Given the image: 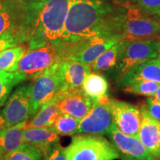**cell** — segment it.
<instances>
[{
  "instance_id": "6da1fadb",
  "label": "cell",
  "mask_w": 160,
  "mask_h": 160,
  "mask_svg": "<svg viewBox=\"0 0 160 160\" xmlns=\"http://www.w3.org/2000/svg\"><path fill=\"white\" fill-rule=\"evenodd\" d=\"M115 7L113 0H72L60 42H73L97 35H112L108 26Z\"/></svg>"
},
{
  "instance_id": "7a4b0ae2",
  "label": "cell",
  "mask_w": 160,
  "mask_h": 160,
  "mask_svg": "<svg viewBox=\"0 0 160 160\" xmlns=\"http://www.w3.org/2000/svg\"><path fill=\"white\" fill-rule=\"evenodd\" d=\"M72 0H29L31 31L29 48L61 41L66 17Z\"/></svg>"
},
{
  "instance_id": "3957f363",
  "label": "cell",
  "mask_w": 160,
  "mask_h": 160,
  "mask_svg": "<svg viewBox=\"0 0 160 160\" xmlns=\"http://www.w3.org/2000/svg\"><path fill=\"white\" fill-rule=\"evenodd\" d=\"M113 2L116 7L109 21L110 34L127 39H160V18L148 15L136 3Z\"/></svg>"
},
{
  "instance_id": "277c9868",
  "label": "cell",
  "mask_w": 160,
  "mask_h": 160,
  "mask_svg": "<svg viewBox=\"0 0 160 160\" xmlns=\"http://www.w3.org/2000/svg\"><path fill=\"white\" fill-rule=\"evenodd\" d=\"M121 39L122 38L117 35H97L73 42H59L55 45L61 60H73L91 65L104 51Z\"/></svg>"
},
{
  "instance_id": "5b68a950",
  "label": "cell",
  "mask_w": 160,
  "mask_h": 160,
  "mask_svg": "<svg viewBox=\"0 0 160 160\" xmlns=\"http://www.w3.org/2000/svg\"><path fill=\"white\" fill-rule=\"evenodd\" d=\"M68 160H116L119 154L110 140L99 135L73 136L71 143L64 148Z\"/></svg>"
},
{
  "instance_id": "8992f818",
  "label": "cell",
  "mask_w": 160,
  "mask_h": 160,
  "mask_svg": "<svg viewBox=\"0 0 160 160\" xmlns=\"http://www.w3.org/2000/svg\"><path fill=\"white\" fill-rule=\"evenodd\" d=\"M31 31V15L28 2L0 0V34L15 35L22 42H28Z\"/></svg>"
},
{
  "instance_id": "52a82bcc",
  "label": "cell",
  "mask_w": 160,
  "mask_h": 160,
  "mask_svg": "<svg viewBox=\"0 0 160 160\" xmlns=\"http://www.w3.org/2000/svg\"><path fill=\"white\" fill-rule=\"evenodd\" d=\"M160 49V39H125L121 59L115 71L114 79H119L130 69L140 63L156 59Z\"/></svg>"
},
{
  "instance_id": "ba28073f",
  "label": "cell",
  "mask_w": 160,
  "mask_h": 160,
  "mask_svg": "<svg viewBox=\"0 0 160 160\" xmlns=\"http://www.w3.org/2000/svg\"><path fill=\"white\" fill-rule=\"evenodd\" d=\"M60 61L56 45L48 42L41 47L27 50L20 60L17 71L25 79H33Z\"/></svg>"
},
{
  "instance_id": "9c48e42d",
  "label": "cell",
  "mask_w": 160,
  "mask_h": 160,
  "mask_svg": "<svg viewBox=\"0 0 160 160\" xmlns=\"http://www.w3.org/2000/svg\"><path fill=\"white\" fill-rule=\"evenodd\" d=\"M111 99L106 95L94 100L89 113L80 120L77 133L103 136L109 133L115 125L111 109Z\"/></svg>"
},
{
  "instance_id": "30bf717a",
  "label": "cell",
  "mask_w": 160,
  "mask_h": 160,
  "mask_svg": "<svg viewBox=\"0 0 160 160\" xmlns=\"http://www.w3.org/2000/svg\"><path fill=\"white\" fill-rule=\"evenodd\" d=\"M31 87V82L20 85L8 98L1 111L6 127L28 121L33 117Z\"/></svg>"
},
{
  "instance_id": "8fae6325",
  "label": "cell",
  "mask_w": 160,
  "mask_h": 160,
  "mask_svg": "<svg viewBox=\"0 0 160 160\" xmlns=\"http://www.w3.org/2000/svg\"><path fill=\"white\" fill-rule=\"evenodd\" d=\"M59 62L51 66L33 79L31 82L33 116L35 115L42 105L53 99L62 88V81L57 71Z\"/></svg>"
},
{
  "instance_id": "7c38bea8",
  "label": "cell",
  "mask_w": 160,
  "mask_h": 160,
  "mask_svg": "<svg viewBox=\"0 0 160 160\" xmlns=\"http://www.w3.org/2000/svg\"><path fill=\"white\" fill-rule=\"evenodd\" d=\"M107 136L122 160H157L139 138L122 133L116 125H113Z\"/></svg>"
},
{
  "instance_id": "4fadbf2b",
  "label": "cell",
  "mask_w": 160,
  "mask_h": 160,
  "mask_svg": "<svg viewBox=\"0 0 160 160\" xmlns=\"http://www.w3.org/2000/svg\"><path fill=\"white\" fill-rule=\"evenodd\" d=\"M111 109L116 127L126 135L138 137L142 120L140 108L111 98Z\"/></svg>"
},
{
  "instance_id": "5bb4252c",
  "label": "cell",
  "mask_w": 160,
  "mask_h": 160,
  "mask_svg": "<svg viewBox=\"0 0 160 160\" xmlns=\"http://www.w3.org/2000/svg\"><path fill=\"white\" fill-rule=\"evenodd\" d=\"M54 97L60 113L80 120L89 113L94 104V100L86 94L82 88L59 91Z\"/></svg>"
},
{
  "instance_id": "9a60e30c",
  "label": "cell",
  "mask_w": 160,
  "mask_h": 160,
  "mask_svg": "<svg viewBox=\"0 0 160 160\" xmlns=\"http://www.w3.org/2000/svg\"><path fill=\"white\" fill-rule=\"evenodd\" d=\"M57 71L62 81L60 91L82 88L84 80L92 72L90 65L67 59L59 62Z\"/></svg>"
},
{
  "instance_id": "2e32d148",
  "label": "cell",
  "mask_w": 160,
  "mask_h": 160,
  "mask_svg": "<svg viewBox=\"0 0 160 160\" xmlns=\"http://www.w3.org/2000/svg\"><path fill=\"white\" fill-rule=\"evenodd\" d=\"M142 120L138 133V138L146 149L157 160H160V122L152 118L140 106Z\"/></svg>"
},
{
  "instance_id": "e0dca14e",
  "label": "cell",
  "mask_w": 160,
  "mask_h": 160,
  "mask_svg": "<svg viewBox=\"0 0 160 160\" xmlns=\"http://www.w3.org/2000/svg\"><path fill=\"white\" fill-rule=\"evenodd\" d=\"M141 80H149L160 84V67L156 59L148 60L132 68L117 80V85L124 88Z\"/></svg>"
},
{
  "instance_id": "ac0fdd59",
  "label": "cell",
  "mask_w": 160,
  "mask_h": 160,
  "mask_svg": "<svg viewBox=\"0 0 160 160\" xmlns=\"http://www.w3.org/2000/svg\"><path fill=\"white\" fill-rule=\"evenodd\" d=\"M23 142L33 146L44 153L51 146L59 142V137L53 126L32 128L24 130Z\"/></svg>"
},
{
  "instance_id": "d6986e66",
  "label": "cell",
  "mask_w": 160,
  "mask_h": 160,
  "mask_svg": "<svg viewBox=\"0 0 160 160\" xmlns=\"http://www.w3.org/2000/svg\"><path fill=\"white\" fill-rule=\"evenodd\" d=\"M125 39L119 40L118 42L112 45L108 49L99 56L91 66V71L94 73L114 72L117 71L121 59Z\"/></svg>"
},
{
  "instance_id": "ffe728a7",
  "label": "cell",
  "mask_w": 160,
  "mask_h": 160,
  "mask_svg": "<svg viewBox=\"0 0 160 160\" xmlns=\"http://www.w3.org/2000/svg\"><path fill=\"white\" fill-rule=\"evenodd\" d=\"M27 122L6 127L0 132V149L4 154H8L23 145V131Z\"/></svg>"
},
{
  "instance_id": "44dd1931",
  "label": "cell",
  "mask_w": 160,
  "mask_h": 160,
  "mask_svg": "<svg viewBox=\"0 0 160 160\" xmlns=\"http://www.w3.org/2000/svg\"><path fill=\"white\" fill-rule=\"evenodd\" d=\"M59 113L60 112L57 105V99L53 97L40 107L31 121L27 122L25 129L52 126L54 124Z\"/></svg>"
},
{
  "instance_id": "7402d4cb",
  "label": "cell",
  "mask_w": 160,
  "mask_h": 160,
  "mask_svg": "<svg viewBox=\"0 0 160 160\" xmlns=\"http://www.w3.org/2000/svg\"><path fill=\"white\" fill-rule=\"evenodd\" d=\"M82 88L93 100L108 95V83L105 77L99 73H91L84 80Z\"/></svg>"
},
{
  "instance_id": "603a6c76",
  "label": "cell",
  "mask_w": 160,
  "mask_h": 160,
  "mask_svg": "<svg viewBox=\"0 0 160 160\" xmlns=\"http://www.w3.org/2000/svg\"><path fill=\"white\" fill-rule=\"evenodd\" d=\"M25 47L17 45L0 52V71L16 72L19 62L25 53Z\"/></svg>"
},
{
  "instance_id": "cb8c5ba5",
  "label": "cell",
  "mask_w": 160,
  "mask_h": 160,
  "mask_svg": "<svg viewBox=\"0 0 160 160\" xmlns=\"http://www.w3.org/2000/svg\"><path fill=\"white\" fill-rule=\"evenodd\" d=\"M25 80V78L16 72L0 71V108L5 105L12 90Z\"/></svg>"
},
{
  "instance_id": "d4e9b609",
  "label": "cell",
  "mask_w": 160,
  "mask_h": 160,
  "mask_svg": "<svg viewBox=\"0 0 160 160\" xmlns=\"http://www.w3.org/2000/svg\"><path fill=\"white\" fill-rule=\"evenodd\" d=\"M79 123V119L65 113H59L52 126L59 135L72 136L78 133Z\"/></svg>"
},
{
  "instance_id": "484cf974",
  "label": "cell",
  "mask_w": 160,
  "mask_h": 160,
  "mask_svg": "<svg viewBox=\"0 0 160 160\" xmlns=\"http://www.w3.org/2000/svg\"><path fill=\"white\" fill-rule=\"evenodd\" d=\"M5 160H44V155L39 149L24 143L17 150L6 154Z\"/></svg>"
},
{
  "instance_id": "4316f807",
  "label": "cell",
  "mask_w": 160,
  "mask_h": 160,
  "mask_svg": "<svg viewBox=\"0 0 160 160\" xmlns=\"http://www.w3.org/2000/svg\"><path fill=\"white\" fill-rule=\"evenodd\" d=\"M159 83L149 80H141L124 88V91L130 93L145 97H153L159 87Z\"/></svg>"
},
{
  "instance_id": "83f0119b",
  "label": "cell",
  "mask_w": 160,
  "mask_h": 160,
  "mask_svg": "<svg viewBox=\"0 0 160 160\" xmlns=\"http://www.w3.org/2000/svg\"><path fill=\"white\" fill-rule=\"evenodd\" d=\"M136 4L148 15L160 18V0H137Z\"/></svg>"
},
{
  "instance_id": "f1b7e54d",
  "label": "cell",
  "mask_w": 160,
  "mask_h": 160,
  "mask_svg": "<svg viewBox=\"0 0 160 160\" xmlns=\"http://www.w3.org/2000/svg\"><path fill=\"white\" fill-rule=\"evenodd\" d=\"M44 155V160H68L64 153V148L58 142L51 146L46 150Z\"/></svg>"
},
{
  "instance_id": "f546056e",
  "label": "cell",
  "mask_w": 160,
  "mask_h": 160,
  "mask_svg": "<svg viewBox=\"0 0 160 160\" xmlns=\"http://www.w3.org/2000/svg\"><path fill=\"white\" fill-rule=\"evenodd\" d=\"M142 106L152 118L160 122V103L154 97H148L145 100V105Z\"/></svg>"
},
{
  "instance_id": "4dcf8cb0",
  "label": "cell",
  "mask_w": 160,
  "mask_h": 160,
  "mask_svg": "<svg viewBox=\"0 0 160 160\" xmlns=\"http://www.w3.org/2000/svg\"><path fill=\"white\" fill-rule=\"evenodd\" d=\"M22 43L17 37L11 33H6L0 34V52L9 48L15 47Z\"/></svg>"
},
{
  "instance_id": "1f68e13d",
  "label": "cell",
  "mask_w": 160,
  "mask_h": 160,
  "mask_svg": "<svg viewBox=\"0 0 160 160\" xmlns=\"http://www.w3.org/2000/svg\"><path fill=\"white\" fill-rule=\"evenodd\" d=\"M5 128H6L5 120H4L2 115V112L0 111V132H1V131H2Z\"/></svg>"
},
{
  "instance_id": "d6a6232c",
  "label": "cell",
  "mask_w": 160,
  "mask_h": 160,
  "mask_svg": "<svg viewBox=\"0 0 160 160\" xmlns=\"http://www.w3.org/2000/svg\"><path fill=\"white\" fill-rule=\"evenodd\" d=\"M153 97H154V99L157 100V102H159L160 103V84L159 85V87H158V88L157 90V92H156L155 95L153 96Z\"/></svg>"
},
{
  "instance_id": "836d02e7",
  "label": "cell",
  "mask_w": 160,
  "mask_h": 160,
  "mask_svg": "<svg viewBox=\"0 0 160 160\" xmlns=\"http://www.w3.org/2000/svg\"><path fill=\"white\" fill-rule=\"evenodd\" d=\"M114 2L120 3H125V2H129V3H137V0H113Z\"/></svg>"
},
{
  "instance_id": "e575fe53",
  "label": "cell",
  "mask_w": 160,
  "mask_h": 160,
  "mask_svg": "<svg viewBox=\"0 0 160 160\" xmlns=\"http://www.w3.org/2000/svg\"><path fill=\"white\" fill-rule=\"evenodd\" d=\"M156 61H157V62L159 66L160 67V49L159 51V53H158V55H157V57L156 58Z\"/></svg>"
},
{
  "instance_id": "d590c367",
  "label": "cell",
  "mask_w": 160,
  "mask_h": 160,
  "mask_svg": "<svg viewBox=\"0 0 160 160\" xmlns=\"http://www.w3.org/2000/svg\"><path fill=\"white\" fill-rule=\"evenodd\" d=\"M5 159H6V155L5 154H4V155L0 157V160H5Z\"/></svg>"
},
{
  "instance_id": "8d00e7d4",
  "label": "cell",
  "mask_w": 160,
  "mask_h": 160,
  "mask_svg": "<svg viewBox=\"0 0 160 160\" xmlns=\"http://www.w3.org/2000/svg\"><path fill=\"white\" fill-rule=\"evenodd\" d=\"M2 155H4V153H3V151H2L1 149H0V157H1V156H2Z\"/></svg>"
}]
</instances>
